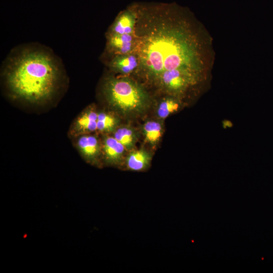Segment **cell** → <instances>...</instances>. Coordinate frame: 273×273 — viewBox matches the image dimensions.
<instances>
[{
    "label": "cell",
    "instance_id": "6da1fadb",
    "mask_svg": "<svg viewBox=\"0 0 273 273\" xmlns=\"http://www.w3.org/2000/svg\"><path fill=\"white\" fill-rule=\"evenodd\" d=\"M135 26L138 70L156 80L164 71L179 70L204 76L213 64L211 38L189 22L160 15Z\"/></svg>",
    "mask_w": 273,
    "mask_h": 273
},
{
    "label": "cell",
    "instance_id": "7a4b0ae2",
    "mask_svg": "<svg viewBox=\"0 0 273 273\" xmlns=\"http://www.w3.org/2000/svg\"><path fill=\"white\" fill-rule=\"evenodd\" d=\"M1 76L10 98L38 105L55 99L67 81L62 59L37 42L12 48L2 63Z\"/></svg>",
    "mask_w": 273,
    "mask_h": 273
},
{
    "label": "cell",
    "instance_id": "3957f363",
    "mask_svg": "<svg viewBox=\"0 0 273 273\" xmlns=\"http://www.w3.org/2000/svg\"><path fill=\"white\" fill-rule=\"evenodd\" d=\"M102 94L114 111L126 116H136L148 108L150 97L144 87L127 77L106 75L101 85Z\"/></svg>",
    "mask_w": 273,
    "mask_h": 273
},
{
    "label": "cell",
    "instance_id": "277c9868",
    "mask_svg": "<svg viewBox=\"0 0 273 273\" xmlns=\"http://www.w3.org/2000/svg\"><path fill=\"white\" fill-rule=\"evenodd\" d=\"M203 76L179 70L166 71L156 80L160 87L174 97L181 96L198 84Z\"/></svg>",
    "mask_w": 273,
    "mask_h": 273
},
{
    "label": "cell",
    "instance_id": "5b68a950",
    "mask_svg": "<svg viewBox=\"0 0 273 273\" xmlns=\"http://www.w3.org/2000/svg\"><path fill=\"white\" fill-rule=\"evenodd\" d=\"M72 139L75 148L86 162L98 167L104 165L102 139L97 134L85 133Z\"/></svg>",
    "mask_w": 273,
    "mask_h": 273
},
{
    "label": "cell",
    "instance_id": "8992f818",
    "mask_svg": "<svg viewBox=\"0 0 273 273\" xmlns=\"http://www.w3.org/2000/svg\"><path fill=\"white\" fill-rule=\"evenodd\" d=\"M98 112L93 105L85 108L71 124L68 136L72 139L79 135L97 132Z\"/></svg>",
    "mask_w": 273,
    "mask_h": 273
},
{
    "label": "cell",
    "instance_id": "52a82bcc",
    "mask_svg": "<svg viewBox=\"0 0 273 273\" xmlns=\"http://www.w3.org/2000/svg\"><path fill=\"white\" fill-rule=\"evenodd\" d=\"M104 165L121 166L123 163L124 146L113 135L104 134L102 139Z\"/></svg>",
    "mask_w": 273,
    "mask_h": 273
},
{
    "label": "cell",
    "instance_id": "ba28073f",
    "mask_svg": "<svg viewBox=\"0 0 273 273\" xmlns=\"http://www.w3.org/2000/svg\"><path fill=\"white\" fill-rule=\"evenodd\" d=\"M106 52L109 56L134 52L136 46L134 34H106Z\"/></svg>",
    "mask_w": 273,
    "mask_h": 273
},
{
    "label": "cell",
    "instance_id": "9c48e42d",
    "mask_svg": "<svg viewBox=\"0 0 273 273\" xmlns=\"http://www.w3.org/2000/svg\"><path fill=\"white\" fill-rule=\"evenodd\" d=\"M137 14L134 10H128L121 13L110 27L106 34H134Z\"/></svg>",
    "mask_w": 273,
    "mask_h": 273
},
{
    "label": "cell",
    "instance_id": "30bf717a",
    "mask_svg": "<svg viewBox=\"0 0 273 273\" xmlns=\"http://www.w3.org/2000/svg\"><path fill=\"white\" fill-rule=\"evenodd\" d=\"M108 67L113 72L127 74L137 69L139 61L134 52L109 56Z\"/></svg>",
    "mask_w": 273,
    "mask_h": 273
},
{
    "label": "cell",
    "instance_id": "8fae6325",
    "mask_svg": "<svg viewBox=\"0 0 273 273\" xmlns=\"http://www.w3.org/2000/svg\"><path fill=\"white\" fill-rule=\"evenodd\" d=\"M152 155L145 150L131 151L125 157V166L127 169L141 171L146 170L150 165Z\"/></svg>",
    "mask_w": 273,
    "mask_h": 273
},
{
    "label": "cell",
    "instance_id": "7c38bea8",
    "mask_svg": "<svg viewBox=\"0 0 273 273\" xmlns=\"http://www.w3.org/2000/svg\"><path fill=\"white\" fill-rule=\"evenodd\" d=\"M119 120L111 112L100 111L98 112L97 132L103 134L113 132L118 127Z\"/></svg>",
    "mask_w": 273,
    "mask_h": 273
},
{
    "label": "cell",
    "instance_id": "4fadbf2b",
    "mask_svg": "<svg viewBox=\"0 0 273 273\" xmlns=\"http://www.w3.org/2000/svg\"><path fill=\"white\" fill-rule=\"evenodd\" d=\"M113 133V136L127 150H130L134 147L138 140L136 131L128 126L118 127Z\"/></svg>",
    "mask_w": 273,
    "mask_h": 273
},
{
    "label": "cell",
    "instance_id": "5bb4252c",
    "mask_svg": "<svg viewBox=\"0 0 273 273\" xmlns=\"http://www.w3.org/2000/svg\"><path fill=\"white\" fill-rule=\"evenodd\" d=\"M163 131L162 124L157 121H148L143 127V132L145 140L152 146L155 145L158 142Z\"/></svg>",
    "mask_w": 273,
    "mask_h": 273
},
{
    "label": "cell",
    "instance_id": "9a60e30c",
    "mask_svg": "<svg viewBox=\"0 0 273 273\" xmlns=\"http://www.w3.org/2000/svg\"><path fill=\"white\" fill-rule=\"evenodd\" d=\"M180 106V102L176 98H165L159 104L157 115L160 119H165L171 114L177 111Z\"/></svg>",
    "mask_w": 273,
    "mask_h": 273
}]
</instances>
